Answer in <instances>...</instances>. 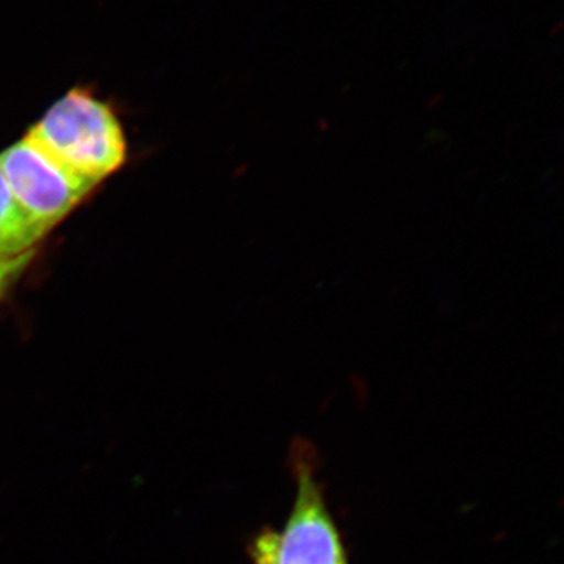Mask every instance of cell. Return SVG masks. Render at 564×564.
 Listing matches in <instances>:
<instances>
[{
	"instance_id": "6da1fadb",
	"label": "cell",
	"mask_w": 564,
	"mask_h": 564,
	"mask_svg": "<svg viewBox=\"0 0 564 564\" xmlns=\"http://www.w3.org/2000/svg\"><path fill=\"white\" fill-rule=\"evenodd\" d=\"M296 491L280 529L265 527L252 538L251 564H350L343 533L326 502L314 452L300 441L292 447Z\"/></svg>"
},
{
	"instance_id": "7a4b0ae2",
	"label": "cell",
	"mask_w": 564,
	"mask_h": 564,
	"mask_svg": "<svg viewBox=\"0 0 564 564\" xmlns=\"http://www.w3.org/2000/svg\"><path fill=\"white\" fill-rule=\"evenodd\" d=\"M29 137L93 184L117 172L126 158L124 135L113 111L82 88L55 104Z\"/></svg>"
},
{
	"instance_id": "3957f363",
	"label": "cell",
	"mask_w": 564,
	"mask_h": 564,
	"mask_svg": "<svg viewBox=\"0 0 564 564\" xmlns=\"http://www.w3.org/2000/svg\"><path fill=\"white\" fill-rule=\"evenodd\" d=\"M0 170L21 209L44 231L96 185L70 172L29 135L0 155Z\"/></svg>"
},
{
	"instance_id": "277c9868",
	"label": "cell",
	"mask_w": 564,
	"mask_h": 564,
	"mask_svg": "<svg viewBox=\"0 0 564 564\" xmlns=\"http://www.w3.org/2000/svg\"><path fill=\"white\" fill-rule=\"evenodd\" d=\"M44 231L21 209L0 170V261L31 251Z\"/></svg>"
},
{
	"instance_id": "5b68a950",
	"label": "cell",
	"mask_w": 564,
	"mask_h": 564,
	"mask_svg": "<svg viewBox=\"0 0 564 564\" xmlns=\"http://www.w3.org/2000/svg\"><path fill=\"white\" fill-rule=\"evenodd\" d=\"M33 258V251L24 252V254L18 256V258L7 259V261H0V293L6 291L7 288L20 276L22 270L29 265Z\"/></svg>"
}]
</instances>
